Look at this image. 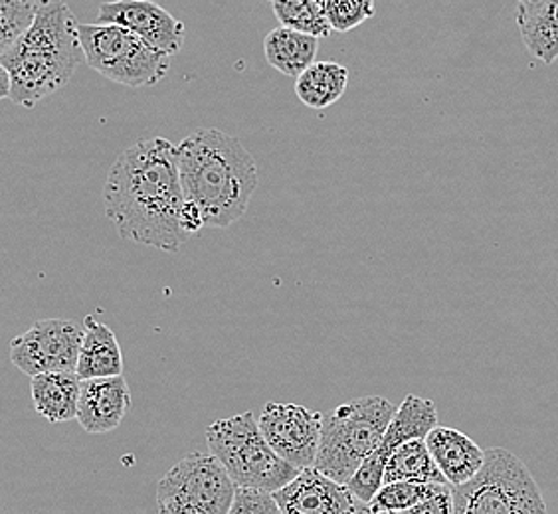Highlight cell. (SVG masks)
Wrapping results in <instances>:
<instances>
[{"mask_svg":"<svg viewBox=\"0 0 558 514\" xmlns=\"http://www.w3.org/2000/svg\"><path fill=\"white\" fill-rule=\"evenodd\" d=\"M130 407V384L123 375L82 380L75 419L87 433L101 436L118 429Z\"/></svg>","mask_w":558,"mask_h":514,"instance_id":"obj_14","label":"cell"},{"mask_svg":"<svg viewBox=\"0 0 558 514\" xmlns=\"http://www.w3.org/2000/svg\"><path fill=\"white\" fill-rule=\"evenodd\" d=\"M397 407L387 397L351 400L323 416L322 441L315 469L347 485L356 469L373 455L387 433Z\"/></svg>","mask_w":558,"mask_h":514,"instance_id":"obj_4","label":"cell"},{"mask_svg":"<svg viewBox=\"0 0 558 514\" xmlns=\"http://www.w3.org/2000/svg\"><path fill=\"white\" fill-rule=\"evenodd\" d=\"M397 481L448 485L429 455L426 440L407 441L388 457L387 467H385V482Z\"/></svg>","mask_w":558,"mask_h":514,"instance_id":"obj_21","label":"cell"},{"mask_svg":"<svg viewBox=\"0 0 558 514\" xmlns=\"http://www.w3.org/2000/svg\"><path fill=\"white\" fill-rule=\"evenodd\" d=\"M4 97H11V75L0 62V99H4Z\"/></svg>","mask_w":558,"mask_h":514,"instance_id":"obj_28","label":"cell"},{"mask_svg":"<svg viewBox=\"0 0 558 514\" xmlns=\"http://www.w3.org/2000/svg\"><path fill=\"white\" fill-rule=\"evenodd\" d=\"M438 426V409L428 397L410 396L397 407V414L388 424L387 433L380 441L378 450L366 457L365 463L356 469L351 481L347 482L349 491L359 503L368 504L385 482V467L395 450L410 440H426L432 429Z\"/></svg>","mask_w":558,"mask_h":514,"instance_id":"obj_9","label":"cell"},{"mask_svg":"<svg viewBox=\"0 0 558 514\" xmlns=\"http://www.w3.org/2000/svg\"><path fill=\"white\" fill-rule=\"evenodd\" d=\"M271 494L281 514H356L363 504L347 485L329 479L315 467L301 469L293 481Z\"/></svg>","mask_w":558,"mask_h":514,"instance_id":"obj_13","label":"cell"},{"mask_svg":"<svg viewBox=\"0 0 558 514\" xmlns=\"http://www.w3.org/2000/svg\"><path fill=\"white\" fill-rule=\"evenodd\" d=\"M451 497L453 514H548L533 473L504 448L485 450L482 472Z\"/></svg>","mask_w":558,"mask_h":514,"instance_id":"obj_6","label":"cell"},{"mask_svg":"<svg viewBox=\"0 0 558 514\" xmlns=\"http://www.w3.org/2000/svg\"><path fill=\"white\" fill-rule=\"evenodd\" d=\"M82 380L75 372H46L33 376L34 409L50 424H64L77 416Z\"/></svg>","mask_w":558,"mask_h":514,"instance_id":"obj_18","label":"cell"},{"mask_svg":"<svg viewBox=\"0 0 558 514\" xmlns=\"http://www.w3.org/2000/svg\"><path fill=\"white\" fill-rule=\"evenodd\" d=\"M184 200L205 225L228 228L246 215L259 183L258 164L242 140L220 128H198L177 145Z\"/></svg>","mask_w":558,"mask_h":514,"instance_id":"obj_2","label":"cell"},{"mask_svg":"<svg viewBox=\"0 0 558 514\" xmlns=\"http://www.w3.org/2000/svg\"><path fill=\"white\" fill-rule=\"evenodd\" d=\"M80 46L86 64L119 86H155L169 74L171 58L153 50L135 34L116 24H80Z\"/></svg>","mask_w":558,"mask_h":514,"instance_id":"obj_7","label":"cell"},{"mask_svg":"<svg viewBox=\"0 0 558 514\" xmlns=\"http://www.w3.org/2000/svg\"><path fill=\"white\" fill-rule=\"evenodd\" d=\"M38 0H0V58L33 26Z\"/></svg>","mask_w":558,"mask_h":514,"instance_id":"obj_24","label":"cell"},{"mask_svg":"<svg viewBox=\"0 0 558 514\" xmlns=\"http://www.w3.org/2000/svg\"><path fill=\"white\" fill-rule=\"evenodd\" d=\"M400 514H453V497L450 485H444L440 491L428 497L424 503Z\"/></svg>","mask_w":558,"mask_h":514,"instance_id":"obj_27","label":"cell"},{"mask_svg":"<svg viewBox=\"0 0 558 514\" xmlns=\"http://www.w3.org/2000/svg\"><path fill=\"white\" fill-rule=\"evenodd\" d=\"M97 24H116L135 34L161 54H179L183 48L184 24L153 0H111L99 4Z\"/></svg>","mask_w":558,"mask_h":514,"instance_id":"obj_12","label":"cell"},{"mask_svg":"<svg viewBox=\"0 0 558 514\" xmlns=\"http://www.w3.org/2000/svg\"><path fill=\"white\" fill-rule=\"evenodd\" d=\"M228 514H281L274 494L256 489H238Z\"/></svg>","mask_w":558,"mask_h":514,"instance_id":"obj_26","label":"cell"},{"mask_svg":"<svg viewBox=\"0 0 558 514\" xmlns=\"http://www.w3.org/2000/svg\"><path fill=\"white\" fill-rule=\"evenodd\" d=\"M333 33H351L376 14L375 0H315Z\"/></svg>","mask_w":558,"mask_h":514,"instance_id":"obj_25","label":"cell"},{"mask_svg":"<svg viewBox=\"0 0 558 514\" xmlns=\"http://www.w3.org/2000/svg\"><path fill=\"white\" fill-rule=\"evenodd\" d=\"M319 40L307 34L278 26L264 38V54L269 65L288 77L298 79L315 62Z\"/></svg>","mask_w":558,"mask_h":514,"instance_id":"obj_19","label":"cell"},{"mask_svg":"<svg viewBox=\"0 0 558 514\" xmlns=\"http://www.w3.org/2000/svg\"><path fill=\"white\" fill-rule=\"evenodd\" d=\"M517 26L529 54L543 64L558 60V0H517Z\"/></svg>","mask_w":558,"mask_h":514,"instance_id":"obj_16","label":"cell"},{"mask_svg":"<svg viewBox=\"0 0 558 514\" xmlns=\"http://www.w3.org/2000/svg\"><path fill=\"white\" fill-rule=\"evenodd\" d=\"M426 445L450 487L472 481L484 467L485 450L460 429L436 426L426 436Z\"/></svg>","mask_w":558,"mask_h":514,"instance_id":"obj_15","label":"cell"},{"mask_svg":"<svg viewBox=\"0 0 558 514\" xmlns=\"http://www.w3.org/2000/svg\"><path fill=\"white\" fill-rule=\"evenodd\" d=\"M238 487L213 453L194 451L157 485L159 514H228Z\"/></svg>","mask_w":558,"mask_h":514,"instance_id":"obj_8","label":"cell"},{"mask_svg":"<svg viewBox=\"0 0 558 514\" xmlns=\"http://www.w3.org/2000/svg\"><path fill=\"white\" fill-rule=\"evenodd\" d=\"M75 375L80 380L123 375V354L116 332L92 315L84 319V341L77 354Z\"/></svg>","mask_w":558,"mask_h":514,"instance_id":"obj_17","label":"cell"},{"mask_svg":"<svg viewBox=\"0 0 558 514\" xmlns=\"http://www.w3.org/2000/svg\"><path fill=\"white\" fill-rule=\"evenodd\" d=\"M77 26L65 0H38L33 26L0 58L11 75L12 103L34 108L70 84L84 60Z\"/></svg>","mask_w":558,"mask_h":514,"instance_id":"obj_3","label":"cell"},{"mask_svg":"<svg viewBox=\"0 0 558 514\" xmlns=\"http://www.w3.org/2000/svg\"><path fill=\"white\" fill-rule=\"evenodd\" d=\"M84 327L72 319H40L11 341V360L24 375L75 372Z\"/></svg>","mask_w":558,"mask_h":514,"instance_id":"obj_10","label":"cell"},{"mask_svg":"<svg viewBox=\"0 0 558 514\" xmlns=\"http://www.w3.org/2000/svg\"><path fill=\"white\" fill-rule=\"evenodd\" d=\"M441 487L436 482H385L366 506L371 513H404L438 493Z\"/></svg>","mask_w":558,"mask_h":514,"instance_id":"obj_23","label":"cell"},{"mask_svg":"<svg viewBox=\"0 0 558 514\" xmlns=\"http://www.w3.org/2000/svg\"><path fill=\"white\" fill-rule=\"evenodd\" d=\"M206 443L238 489L276 493L301 473L269 448L252 412L208 426Z\"/></svg>","mask_w":558,"mask_h":514,"instance_id":"obj_5","label":"cell"},{"mask_svg":"<svg viewBox=\"0 0 558 514\" xmlns=\"http://www.w3.org/2000/svg\"><path fill=\"white\" fill-rule=\"evenodd\" d=\"M259 431L281 460L298 469L315 465L322 441L323 416L300 404L268 402L258 419Z\"/></svg>","mask_w":558,"mask_h":514,"instance_id":"obj_11","label":"cell"},{"mask_svg":"<svg viewBox=\"0 0 558 514\" xmlns=\"http://www.w3.org/2000/svg\"><path fill=\"white\" fill-rule=\"evenodd\" d=\"M356 514H397V513H371V511H368V506H366V504H361V506H359V511H356Z\"/></svg>","mask_w":558,"mask_h":514,"instance_id":"obj_29","label":"cell"},{"mask_svg":"<svg viewBox=\"0 0 558 514\" xmlns=\"http://www.w3.org/2000/svg\"><path fill=\"white\" fill-rule=\"evenodd\" d=\"M397 514H400V513H397Z\"/></svg>","mask_w":558,"mask_h":514,"instance_id":"obj_30","label":"cell"},{"mask_svg":"<svg viewBox=\"0 0 558 514\" xmlns=\"http://www.w3.org/2000/svg\"><path fill=\"white\" fill-rule=\"evenodd\" d=\"M271 11L279 26L295 33L307 34L317 40L333 33L315 0H271Z\"/></svg>","mask_w":558,"mask_h":514,"instance_id":"obj_22","label":"cell"},{"mask_svg":"<svg viewBox=\"0 0 558 514\" xmlns=\"http://www.w3.org/2000/svg\"><path fill=\"white\" fill-rule=\"evenodd\" d=\"M106 216L119 236L161 252H181L191 237L181 215L183 186L177 145L150 137L121 150L104 186Z\"/></svg>","mask_w":558,"mask_h":514,"instance_id":"obj_1","label":"cell"},{"mask_svg":"<svg viewBox=\"0 0 558 514\" xmlns=\"http://www.w3.org/2000/svg\"><path fill=\"white\" fill-rule=\"evenodd\" d=\"M349 86V70L337 62H313L295 79V94L310 109H327L344 96Z\"/></svg>","mask_w":558,"mask_h":514,"instance_id":"obj_20","label":"cell"}]
</instances>
